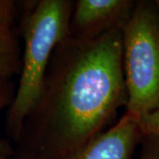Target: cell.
<instances>
[{
	"label": "cell",
	"instance_id": "cell-1",
	"mask_svg": "<svg viewBox=\"0 0 159 159\" xmlns=\"http://www.w3.org/2000/svg\"><path fill=\"white\" fill-rule=\"evenodd\" d=\"M122 29L57 46L17 141L22 159H65L106 130L127 103Z\"/></svg>",
	"mask_w": 159,
	"mask_h": 159
},
{
	"label": "cell",
	"instance_id": "cell-2",
	"mask_svg": "<svg viewBox=\"0 0 159 159\" xmlns=\"http://www.w3.org/2000/svg\"><path fill=\"white\" fill-rule=\"evenodd\" d=\"M74 4L71 0H39L23 20L20 77L6 122L8 134L15 140L39 97L53 52L68 36Z\"/></svg>",
	"mask_w": 159,
	"mask_h": 159
},
{
	"label": "cell",
	"instance_id": "cell-3",
	"mask_svg": "<svg viewBox=\"0 0 159 159\" xmlns=\"http://www.w3.org/2000/svg\"><path fill=\"white\" fill-rule=\"evenodd\" d=\"M122 39L125 113L138 120L159 111V20L155 1L135 2Z\"/></svg>",
	"mask_w": 159,
	"mask_h": 159
},
{
	"label": "cell",
	"instance_id": "cell-4",
	"mask_svg": "<svg viewBox=\"0 0 159 159\" xmlns=\"http://www.w3.org/2000/svg\"><path fill=\"white\" fill-rule=\"evenodd\" d=\"M134 6L131 0H78L74 4L68 36L91 39L123 29Z\"/></svg>",
	"mask_w": 159,
	"mask_h": 159
},
{
	"label": "cell",
	"instance_id": "cell-5",
	"mask_svg": "<svg viewBox=\"0 0 159 159\" xmlns=\"http://www.w3.org/2000/svg\"><path fill=\"white\" fill-rule=\"evenodd\" d=\"M143 135L136 119L128 114L65 159H131Z\"/></svg>",
	"mask_w": 159,
	"mask_h": 159
},
{
	"label": "cell",
	"instance_id": "cell-6",
	"mask_svg": "<svg viewBox=\"0 0 159 159\" xmlns=\"http://www.w3.org/2000/svg\"><path fill=\"white\" fill-rule=\"evenodd\" d=\"M21 68L20 47L11 29H0V80H9Z\"/></svg>",
	"mask_w": 159,
	"mask_h": 159
},
{
	"label": "cell",
	"instance_id": "cell-7",
	"mask_svg": "<svg viewBox=\"0 0 159 159\" xmlns=\"http://www.w3.org/2000/svg\"><path fill=\"white\" fill-rule=\"evenodd\" d=\"M138 159H159V135L143 134Z\"/></svg>",
	"mask_w": 159,
	"mask_h": 159
},
{
	"label": "cell",
	"instance_id": "cell-8",
	"mask_svg": "<svg viewBox=\"0 0 159 159\" xmlns=\"http://www.w3.org/2000/svg\"><path fill=\"white\" fill-rule=\"evenodd\" d=\"M13 91V85L9 80H0V111L6 106L11 104L14 97ZM9 152V147L0 140V153L8 155Z\"/></svg>",
	"mask_w": 159,
	"mask_h": 159
},
{
	"label": "cell",
	"instance_id": "cell-9",
	"mask_svg": "<svg viewBox=\"0 0 159 159\" xmlns=\"http://www.w3.org/2000/svg\"><path fill=\"white\" fill-rule=\"evenodd\" d=\"M15 6L14 1L0 0V29H11Z\"/></svg>",
	"mask_w": 159,
	"mask_h": 159
},
{
	"label": "cell",
	"instance_id": "cell-10",
	"mask_svg": "<svg viewBox=\"0 0 159 159\" xmlns=\"http://www.w3.org/2000/svg\"><path fill=\"white\" fill-rule=\"evenodd\" d=\"M142 134H152L159 135V111L144 115L138 119Z\"/></svg>",
	"mask_w": 159,
	"mask_h": 159
},
{
	"label": "cell",
	"instance_id": "cell-11",
	"mask_svg": "<svg viewBox=\"0 0 159 159\" xmlns=\"http://www.w3.org/2000/svg\"><path fill=\"white\" fill-rule=\"evenodd\" d=\"M155 4H156L157 11V16H158V20H159V0H157V1H155Z\"/></svg>",
	"mask_w": 159,
	"mask_h": 159
},
{
	"label": "cell",
	"instance_id": "cell-12",
	"mask_svg": "<svg viewBox=\"0 0 159 159\" xmlns=\"http://www.w3.org/2000/svg\"><path fill=\"white\" fill-rule=\"evenodd\" d=\"M6 154H3V153H0V159H6Z\"/></svg>",
	"mask_w": 159,
	"mask_h": 159
}]
</instances>
